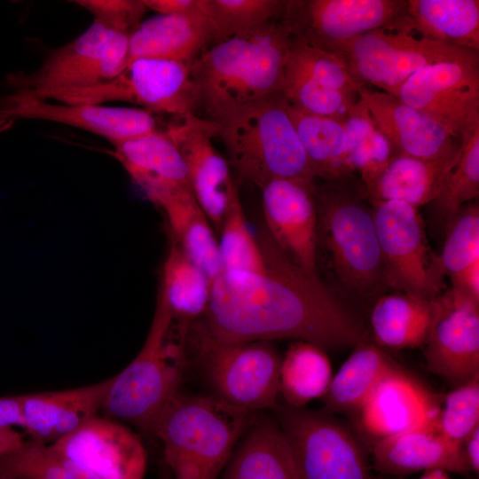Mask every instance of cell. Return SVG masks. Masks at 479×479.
I'll use <instances>...</instances> for the list:
<instances>
[{"instance_id":"obj_1","label":"cell","mask_w":479,"mask_h":479,"mask_svg":"<svg viewBox=\"0 0 479 479\" xmlns=\"http://www.w3.org/2000/svg\"><path fill=\"white\" fill-rule=\"evenodd\" d=\"M259 244L264 271H223L212 281L198 320L207 334L229 343L294 339L323 349L366 339L357 310L298 267L269 234Z\"/></svg>"},{"instance_id":"obj_2","label":"cell","mask_w":479,"mask_h":479,"mask_svg":"<svg viewBox=\"0 0 479 479\" xmlns=\"http://www.w3.org/2000/svg\"><path fill=\"white\" fill-rule=\"evenodd\" d=\"M314 194L317 251L326 258L338 296L353 309L372 306L389 287L365 185L356 173L315 179Z\"/></svg>"},{"instance_id":"obj_3","label":"cell","mask_w":479,"mask_h":479,"mask_svg":"<svg viewBox=\"0 0 479 479\" xmlns=\"http://www.w3.org/2000/svg\"><path fill=\"white\" fill-rule=\"evenodd\" d=\"M294 36L283 19L216 43L191 62L197 110L215 122L280 92Z\"/></svg>"},{"instance_id":"obj_4","label":"cell","mask_w":479,"mask_h":479,"mask_svg":"<svg viewBox=\"0 0 479 479\" xmlns=\"http://www.w3.org/2000/svg\"><path fill=\"white\" fill-rule=\"evenodd\" d=\"M252 416L215 395L179 390L153 431L162 443L171 479H218Z\"/></svg>"},{"instance_id":"obj_5","label":"cell","mask_w":479,"mask_h":479,"mask_svg":"<svg viewBox=\"0 0 479 479\" xmlns=\"http://www.w3.org/2000/svg\"><path fill=\"white\" fill-rule=\"evenodd\" d=\"M213 123L231 165L260 189L273 179H316L281 92L238 107Z\"/></svg>"},{"instance_id":"obj_6","label":"cell","mask_w":479,"mask_h":479,"mask_svg":"<svg viewBox=\"0 0 479 479\" xmlns=\"http://www.w3.org/2000/svg\"><path fill=\"white\" fill-rule=\"evenodd\" d=\"M186 340L158 298L140 351L122 372L111 377L101 409L105 416L153 435L161 411L179 391L187 364Z\"/></svg>"},{"instance_id":"obj_7","label":"cell","mask_w":479,"mask_h":479,"mask_svg":"<svg viewBox=\"0 0 479 479\" xmlns=\"http://www.w3.org/2000/svg\"><path fill=\"white\" fill-rule=\"evenodd\" d=\"M186 344L215 396L250 412L277 408L281 357L270 342H219L197 320Z\"/></svg>"},{"instance_id":"obj_8","label":"cell","mask_w":479,"mask_h":479,"mask_svg":"<svg viewBox=\"0 0 479 479\" xmlns=\"http://www.w3.org/2000/svg\"><path fill=\"white\" fill-rule=\"evenodd\" d=\"M325 51L338 55L363 86L395 96L415 72L446 60L479 61V53L418 35L400 26L378 28Z\"/></svg>"},{"instance_id":"obj_9","label":"cell","mask_w":479,"mask_h":479,"mask_svg":"<svg viewBox=\"0 0 479 479\" xmlns=\"http://www.w3.org/2000/svg\"><path fill=\"white\" fill-rule=\"evenodd\" d=\"M33 97L67 104L129 102L153 114L179 119L197 111L191 63L153 58L137 59L114 78L97 85Z\"/></svg>"},{"instance_id":"obj_10","label":"cell","mask_w":479,"mask_h":479,"mask_svg":"<svg viewBox=\"0 0 479 479\" xmlns=\"http://www.w3.org/2000/svg\"><path fill=\"white\" fill-rule=\"evenodd\" d=\"M130 36L94 19L82 34L53 50L37 69L11 74L7 82L12 91L38 96L107 82L127 66Z\"/></svg>"},{"instance_id":"obj_11","label":"cell","mask_w":479,"mask_h":479,"mask_svg":"<svg viewBox=\"0 0 479 479\" xmlns=\"http://www.w3.org/2000/svg\"><path fill=\"white\" fill-rule=\"evenodd\" d=\"M278 412L296 479H372L360 442L332 413L289 405Z\"/></svg>"},{"instance_id":"obj_12","label":"cell","mask_w":479,"mask_h":479,"mask_svg":"<svg viewBox=\"0 0 479 479\" xmlns=\"http://www.w3.org/2000/svg\"><path fill=\"white\" fill-rule=\"evenodd\" d=\"M371 202L389 288L434 300L442 293L445 275L418 208L398 200Z\"/></svg>"},{"instance_id":"obj_13","label":"cell","mask_w":479,"mask_h":479,"mask_svg":"<svg viewBox=\"0 0 479 479\" xmlns=\"http://www.w3.org/2000/svg\"><path fill=\"white\" fill-rule=\"evenodd\" d=\"M21 120H40L78 128L103 137L111 144L165 130L150 111L141 107L51 103L12 91L0 98V131Z\"/></svg>"},{"instance_id":"obj_14","label":"cell","mask_w":479,"mask_h":479,"mask_svg":"<svg viewBox=\"0 0 479 479\" xmlns=\"http://www.w3.org/2000/svg\"><path fill=\"white\" fill-rule=\"evenodd\" d=\"M405 9L406 0H287L281 19L294 37L326 50L395 25Z\"/></svg>"},{"instance_id":"obj_15","label":"cell","mask_w":479,"mask_h":479,"mask_svg":"<svg viewBox=\"0 0 479 479\" xmlns=\"http://www.w3.org/2000/svg\"><path fill=\"white\" fill-rule=\"evenodd\" d=\"M423 347L428 370L454 386L479 377V302L452 287L439 294Z\"/></svg>"},{"instance_id":"obj_16","label":"cell","mask_w":479,"mask_h":479,"mask_svg":"<svg viewBox=\"0 0 479 479\" xmlns=\"http://www.w3.org/2000/svg\"><path fill=\"white\" fill-rule=\"evenodd\" d=\"M395 97L459 139L479 114V61L446 60L424 67L400 86Z\"/></svg>"},{"instance_id":"obj_17","label":"cell","mask_w":479,"mask_h":479,"mask_svg":"<svg viewBox=\"0 0 479 479\" xmlns=\"http://www.w3.org/2000/svg\"><path fill=\"white\" fill-rule=\"evenodd\" d=\"M92 479H144L147 453L122 422L99 416L51 444Z\"/></svg>"},{"instance_id":"obj_18","label":"cell","mask_w":479,"mask_h":479,"mask_svg":"<svg viewBox=\"0 0 479 479\" xmlns=\"http://www.w3.org/2000/svg\"><path fill=\"white\" fill-rule=\"evenodd\" d=\"M314 181L279 178L268 182L261 190L270 237L298 267L319 279Z\"/></svg>"},{"instance_id":"obj_19","label":"cell","mask_w":479,"mask_h":479,"mask_svg":"<svg viewBox=\"0 0 479 479\" xmlns=\"http://www.w3.org/2000/svg\"><path fill=\"white\" fill-rule=\"evenodd\" d=\"M169 133L185 160L192 193L219 232L232 192L237 189L228 162L215 148L213 122L191 115L168 125Z\"/></svg>"},{"instance_id":"obj_20","label":"cell","mask_w":479,"mask_h":479,"mask_svg":"<svg viewBox=\"0 0 479 479\" xmlns=\"http://www.w3.org/2000/svg\"><path fill=\"white\" fill-rule=\"evenodd\" d=\"M439 412L435 397L398 366L357 413L360 428L375 443L424 426L436 419Z\"/></svg>"},{"instance_id":"obj_21","label":"cell","mask_w":479,"mask_h":479,"mask_svg":"<svg viewBox=\"0 0 479 479\" xmlns=\"http://www.w3.org/2000/svg\"><path fill=\"white\" fill-rule=\"evenodd\" d=\"M358 96L396 154L436 159L459 147V138L395 96L367 86L360 89Z\"/></svg>"},{"instance_id":"obj_22","label":"cell","mask_w":479,"mask_h":479,"mask_svg":"<svg viewBox=\"0 0 479 479\" xmlns=\"http://www.w3.org/2000/svg\"><path fill=\"white\" fill-rule=\"evenodd\" d=\"M111 378L76 389L20 395L21 428L29 440L52 444L102 409Z\"/></svg>"},{"instance_id":"obj_23","label":"cell","mask_w":479,"mask_h":479,"mask_svg":"<svg viewBox=\"0 0 479 479\" xmlns=\"http://www.w3.org/2000/svg\"><path fill=\"white\" fill-rule=\"evenodd\" d=\"M372 454L375 468L391 475L433 469L455 473L470 470L463 444L442 434L438 417L424 426L378 440Z\"/></svg>"},{"instance_id":"obj_24","label":"cell","mask_w":479,"mask_h":479,"mask_svg":"<svg viewBox=\"0 0 479 479\" xmlns=\"http://www.w3.org/2000/svg\"><path fill=\"white\" fill-rule=\"evenodd\" d=\"M167 128L112 144L113 155L153 204L175 191L191 190L185 160Z\"/></svg>"},{"instance_id":"obj_25","label":"cell","mask_w":479,"mask_h":479,"mask_svg":"<svg viewBox=\"0 0 479 479\" xmlns=\"http://www.w3.org/2000/svg\"><path fill=\"white\" fill-rule=\"evenodd\" d=\"M211 42L206 17L159 14L142 21L131 33L127 65L140 58L191 63Z\"/></svg>"},{"instance_id":"obj_26","label":"cell","mask_w":479,"mask_h":479,"mask_svg":"<svg viewBox=\"0 0 479 479\" xmlns=\"http://www.w3.org/2000/svg\"><path fill=\"white\" fill-rule=\"evenodd\" d=\"M219 479H296L279 424L252 416Z\"/></svg>"},{"instance_id":"obj_27","label":"cell","mask_w":479,"mask_h":479,"mask_svg":"<svg viewBox=\"0 0 479 479\" xmlns=\"http://www.w3.org/2000/svg\"><path fill=\"white\" fill-rule=\"evenodd\" d=\"M459 145L436 159L395 154L365 187L370 199L398 200L419 208L432 203L459 156Z\"/></svg>"},{"instance_id":"obj_28","label":"cell","mask_w":479,"mask_h":479,"mask_svg":"<svg viewBox=\"0 0 479 479\" xmlns=\"http://www.w3.org/2000/svg\"><path fill=\"white\" fill-rule=\"evenodd\" d=\"M400 25L420 36L479 53L478 0H406Z\"/></svg>"},{"instance_id":"obj_29","label":"cell","mask_w":479,"mask_h":479,"mask_svg":"<svg viewBox=\"0 0 479 479\" xmlns=\"http://www.w3.org/2000/svg\"><path fill=\"white\" fill-rule=\"evenodd\" d=\"M399 365L377 344L362 340L333 376L321 398L329 413H357L380 383Z\"/></svg>"},{"instance_id":"obj_30","label":"cell","mask_w":479,"mask_h":479,"mask_svg":"<svg viewBox=\"0 0 479 479\" xmlns=\"http://www.w3.org/2000/svg\"><path fill=\"white\" fill-rule=\"evenodd\" d=\"M155 205L167 217L173 242L213 281L224 271L218 241L191 190L170 192Z\"/></svg>"},{"instance_id":"obj_31","label":"cell","mask_w":479,"mask_h":479,"mask_svg":"<svg viewBox=\"0 0 479 479\" xmlns=\"http://www.w3.org/2000/svg\"><path fill=\"white\" fill-rule=\"evenodd\" d=\"M434 315V300L403 292L384 294L372 305L374 343L395 349L423 347Z\"/></svg>"},{"instance_id":"obj_32","label":"cell","mask_w":479,"mask_h":479,"mask_svg":"<svg viewBox=\"0 0 479 479\" xmlns=\"http://www.w3.org/2000/svg\"><path fill=\"white\" fill-rule=\"evenodd\" d=\"M212 281L173 242L164 262L158 298L169 310L173 324L184 335L205 314Z\"/></svg>"},{"instance_id":"obj_33","label":"cell","mask_w":479,"mask_h":479,"mask_svg":"<svg viewBox=\"0 0 479 479\" xmlns=\"http://www.w3.org/2000/svg\"><path fill=\"white\" fill-rule=\"evenodd\" d=\"M288 112L316 179L331 180L351 174L346 161L343 123L306 113L289 102Z\"/></svg>"},{"instance_id":"obj_34","label":"cell","mask_w":479,"mask_h":479,"mask_svg":"<svg viewBox=\"0 0 479 479\" xmlns=\"http://www.w3.org/2000/svg\"><path fill=\"white\" fill-rule=\"evenodd\" d=\"M333 376L329 357L322 348L295 341L281 358L279 390L287 405L302 408L325 396Z\"/></svg>"},{"instance_id":"obj_35","label":"cell","mask_w":479,"mask_h":479,"mask_svg":"<svg viewBox=\"0 0 479 479\" xmlns=\"http://www.w3.org/2000/svg\"><path fill=\"white\" fill-rule=\"evenodd\" d=\"M343 126L348 169L351 173H358L366 186L389 163L396 154L395 151L360 98L350 109Z\"/></svg>"},{"instance_id":"obj_36","label":"cell","mask_w":479,"mask_h":479,"mask_svg":"<svg viewBox=\"0 0 479 479\" xmlns=\"http://www.w3.org/2000/svg\"><path fill=\"white\" fill-rule=\"evenodd\" d=\"M479 194V114L459 136L457 161L447 173L433 201L438 211L450 219Z\"/></svg>"},{"instance_id":"obj_37","label":"cell","mask_w":479,"mask_h":479,"mask_svg":"<svg viewBox=\"0 0 479 479\" xmlns=\"http://www.w3.org/2000/svg\"><path fill=\"white\" fill-rule=\"evenodd\" d=\"M0 476L12 479H92L51 444L25 441L0 458Z\"/></svg>"},{"instance_id":"obj_38","label":"cell","mask_w":479,"mask_h":479,"mask_svg":"<svg viewBox=\"0 0 479 479\" xmlns=\"http://www.w3.org/2000/svg\"><path fill=\"white\" fill-rule=\"evenodd\" d=\"M219 232L224 271H265L263 250L248 228L238 189L231 196Z\"/></svg>"},{"instance_id":"obj_39","label":"cell","mask_w":479,"mask_h":479,"mask_svg":"<svg viewBox=\"0 0 479 479\" xmlns=\"http://www.w3.org/2000/svg\"><path fill=\"white\" fill-rule=\"evenodd\" d=\"M287 0H207L206 18L218 43L281 19Z\"/></svg>"},{"instance_id":"obj_40","label":"cell","mask_w":479,"mask_h":479,"mask_svg":"<svg viewBox=\"0 0 479 479\" xmlns=\"http://www.w3.org/2000/svg\"><path fill=\"white\" fill-rule=\"evenodd\" d=\"M287 65L309 80L331 90L358 95L362 87L338 55L294 37Z\"/></svg>"},{"instance_id":"obj_41","label":"cell","mask_w":479,"mask_h":479,"mask_svg":"<svg viewBox=\"0 0 479 479\" xmlns=\"http://www.w3.org/2000/svg\"><path fill=\"white\" fill-rule=\"evenodd\" d=\"M441 268L450 280L479 264V206L468 202L450 219Z\"/></svg>"},{"instance_id":"obj_42","label":"cell","mask_w":479,"mask_h":479,"mask_svg":"<svg viewBox=\"0 0 479 479\" xmlns=\"http://www.w3.org/2000/svg\"><path fill=\"white\" fill-rule=\"evenodd\" d=\"M280 92L295 107L342 123L345 122L350 109L359 98L358 95L321 86L287 64Z\"/></svg>"},{"instance_id":"obj_43","label":"cell","mask_w":479,"mask_h":479,"mask_svg":"<svg viewBox=\"0 0 479 479\" xmlns=\"http://www.w3.org/2000/svg\"><path fill=\"white\" fill-rule=\"evenodd\" d=\"M438 424L442 434L458 444L479 426V377L446 395Z\"/></svg>"},{"instance_id":"obj_44","label":"cell","mask_w":479,"mask_h":479,"mask_svg":"<svg viewBox=\"0 0 479 479\" xmlns=\"http://www.w3.org/2000/svg\"><path fill=\"white\" fill-rule=\"evenodd\" d=\"M74 4L86 9L94 19L115 31L131 33L142 22L147 9L142 0H75Z\"/></svg>"},{"instance_id":"obj_45","label":"cell","mask_w":479,"mask_h":479,"mask_svg":"<svg viewBox=\"0 0 479 479\" xmlns=\"http://www.w3.org/2000/svg\"><path fill=\"white\" fill-rule=\"evenodd\" d=\"M147 10L159 14L204 16L207 0H142Z\"/></svg>"},{"instance_id":"obj_46","label":"cell","mask_w":479,"mask_h":479,"mask_svg":"<svg viewBox=\"0 0 479 479\" xmlns=\"http://www.w3.org/2000/svg\"><path fill=\"white\" fill-rule=\"evenodd\" d=\"M20 395L0 397V429L21 428Z\"/></svg>"},{"instance_id":"obj_47","label":"cell","mask_w":479,"mask_h":479,"mask_svg":"<svg viewBox=\"0 0 479 479\" xmlns=\"http://www.w3.org/2000/svg\"><path fill=\"white\" fill-rule=\"evenodd\" d=\"M463 449L470 470L479 473V426L463 441Z\"/></svg>"},{"instance_id":"obj_48","label":"cell","mask_w":479,"mask_h":479,"mask_svg":"<svg viewBox=\"0 0 479 479\" xmlns=\"http://www.w3.org/2000/svg\"><path fill=\"white\" fill-rule=\"evenodd\" d=\"M23 442L22 435L15 428L0 429V458L19 447Z\"/></svg>"},{"instance_id":"obj_49","label":"cell","mask_w":479,"mask_h":479,"mask_svg":"<svg viewBox=\"0 0 479 479\" xmlns=\"http://www.w3.org/2000/svg\"><path fill=\"white\" fill-rule=\"evenodd\" d=\"M420 479H450L447 472L441 469L425 471Z\"/></svg>"},{"instance_id":"obj_50","label":"cell","mask_w":479,"mask_h":479,"mask_svg":"<svg viewBox=\"0 0 479 479\" xmlns=\"http://www.w3.org/2000/svg\"><path fill=\"white\" fill-rule=\"evenodd\" d=\"M160 479H171L170 473L166 467H164V469L161 474Z\"/></svg>"},{"instance_id":"obj_51","label":"cell","mask_w":479,"mask_h":479,"mask_svg":"<svg viewBox=\"0 0 479 479\" xmlns=\"http://www.w3.org/2000/svg\"><path fill=\"white\" fill-rule=\"evenodd\" d=\"M0 479H12V478H6V477H1L0 476Z\"/></svg>"}]
</instances>
